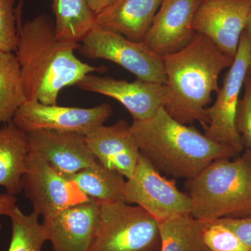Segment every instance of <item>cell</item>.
Listing matches in <instances>:
<instances>
[{
	"mask_svg": "<svg viewBox=\"0 0 251 251\" xmlns=\"http://www.w3.org/2000/svg\"><path fill=\"white\" fill-rule=\"evenodd\" d=\"M18 44L15 52L21 66L26 99L56 105L59 92L77 85L93 72H103L75 54L80 44L57 39L54 21L46 14L21 23L18 14Z\"/></svg>",
	"mask_w": 251,
	"mask_h": 251,
	"instance_id": "cell-1",
	"label": "cell"
},
{
	"mask_svg": "<svg viewBox=\"0 0 251 251\" xmlns=\"http://www.w3.org/2000/svg\"><path fill=\"white\" fill-rule=\"evenodd\" d=\"M80 44L79 50L87 58L115 63L133 74L137 80L166 84L163 57L144 41L135 42L96 25Z\"/></svg>",
	"mask_w": 251,
	"mask_h": 251,
	"instance_id": "cell-6",
	"label": "cell"
},
{
	"mask_svg": "<svg viewBox=\"0 0 251 251\" xmlns=\"http://www.w3.org/2000/svg\"><path fill=\"white\" fill-rule=\"evenodd\" d=\"M215 221L233 231L248 250L251 251V215L242 218H223Z\"/></svg>",
	"mask_w": 251,
	"mask_h": 251,
	"instance_id": "cell-27",
	"label": "cell"
},
{
	"mask_svg": "<svg viewBox=\"0 0 251 251\" xmlns=\"http://www.w3.org/2000/svg\"><path fill=\"white\" fill-rule=\"evenodd\" d=\"M99 203L90 199L44 219L52 251H88L97 230Z\"/></svg>",
	"mask_w": 251,
	"mask_h": 251,
	"instance_id": "cell-15",
	"label": "cell"
},
{
	"mask_svg": "<svg viewBox=\"0 0 251 251\" xmlns=\"http://www.w3.org/2000/svg\"><path fill=\"white\" fill-rule=\"evenodd\" d=\"M158 221L139 206L99 203L97 230L88 251H161Z\"/></svg>",
	"mask_w": 251,
	"mask_h": 251,
	"instance_id": "cell-5",
	"label": "cell"
},
{
	"mask_svg": "<svg viewBox=\"0 0 251 251\" xmlns=\"http://www.w3.org/2000/svg\"><path fill=\"white\" fill-rule=\"evenodd\" d=\"M29 155L27 133L13 122L0 128V186L12 196L23 191Z\"/></svg>",
	"mask_w": 251,
	"mask_h": 251,
	"instance_id": "cell-18",
	"label": "cell"
},
{
	"mask_svg": "<svg viewBox=\"0 0 251 251\" xmlns=\"http://www.w3.org/2000/svg\"><path fill=\"white\" fill-rule=\"evenodd\" d=\"M251 8V0H209L201 3L193 27L225 54L235 58Z\"/></svg>",
	"mask_w": 251,
	"mask_h": 251,
	"instance_id": "cell-11",
	"label": "cell"
},
{
	"mask_svg": "<svg viewBox=\"0 0 251 251\" xmlns=\"http://www.w3.org/2000/svg\"><path fill=\"white\" fill-rule=\"evenodd\" d=\"M251 57V43L243 32L233 64L216 92L215 102L206 108L208 124L204 128V134L212 141L230 149L237 155L245 149L236 129L235 118Z\"/></svg>",
	"mask_w": 251,
	"mask_h": 251,
	"instance_id": "cell-7",
	"label": "cell"
},
{
	"mask_svg": "<svg viewBox=\"0 0 251 251\" xmlns=\"http://www.w3.org/2000/svg\"><path fill=\"white\" fill-rule=\"evenodd\" d=\"M110 104L104 103L90 108L46 105L26 100L20 107L12 122L25 133L38 130L72 132L86 135L103 125L112 116Z\"/></svg>",
	"mask_w": 251,
	"mask_h": 251,
	"instance_id": "cell-10",
	"label": "cell"
},
{
	"mask_svg": "<svg viewBox=\"0 0 251 251\" xmlns=\"http://www.w3.org/2000/svg\"><path fill=\"white\" fill-rule=\"evenodd\" d=\"M204 251H209V249H207V248H206V249H204Z\"/></svg>",
	"mask_w": 251,
	"mask_h": 251,
	"instance_id": "cell-33",
	"label": "cell"
},
{
	"mask_svg": "<svg viewBox=\"0 0 251 251\" xmlns=\"http://www.w3.org/2000/svg\"><path fill=\"white\" fill-rule=\"evenodd\" d=\"M168 97L165 110L183 125L208 124L206 108L219 90L220 74L233 64L206 36L197 34L184 49L163 57Z\"/></svg>",
	"mask_w": 251,
	"mask_h": 251,
	"instance_id": "cell-2",
	"label": "cell"
},
{
	"mask_svg": "<svg viewBox=\"0 0 251 251\" xmlns=\"http://www.w3.org/2000/svg\"><path fill=\"white\" fill-rule=\"evenodd\" d=\"M94 14L97 15L111 4L114 0H86Z\"/></svg>",
	"mask_w": 251,
	"mask_h": 251,
	"instance_id": "cell-29",
	"label": "cell"
},
{
	"mask_svg": "<svg viewBox=\"0 0 251 251\" xmlns=\"http://www.w3.org/2000/svg\"><path fill=\"white\" fill-rule=\"evenodd\" d=\"M161 251H204L203 238L207 223L191 214L176 215L158 221Z\"/></svg>",
	"mask_w": 251,
	"mask_h": 251,
	"instance_id": "cell-20",
	"label": "cell"
},
{
	"mask_svg": "<svg viewBox=\"0 0 251 251\" xmlns=\"http://www.w3.org/2000/svg\"></svg>",
	"mask_w": 251,
	"mask_h": 251,
	"instance_id": "cell-35",
	"label": "cell"
},
{
	"mask_svg": "<svg viewBox=\"0 0 251 251\" xmlns=\"http://www.w3.org/2000/svg\"><path fill=\"white\" fill-rule=\"evenodd\" d=\"M203 238L210 251H249L233 231L216 221L207 223Z\"/></svg>",
	"mask_w": 251,
	"mask_h": 251,
	"instance_id": "cell-24",
	"label": "cell"
},
{
	"mask_svg": "<svg viewBox=\"0 0 251 251\" xmlns=\"http://www.w3.org/2000/svg\"><path fill=\"white\" fill-rule=\"evenodd\" d=\"M57 39L80 44L96 26V15L86 0H52Z\"/></svg>",
	"mask_w": 251,
	"mask_h": 251,
	"instance_id": "cell-19",
	"label": "cell"
},
{
	"mask_svg": "<svg viewBox=\"0 0 251 251\" xmlns=\"http://www.w3.org/2000/svg\"><path fill=\"white\" fill-rule=\"evenodd\" d=\"M244 32L245 33L248 39H249V41H250V42L251 43V8L250 11H249L247 25H246L245 29H244Z\"/></svg>",
	"mask_w": 251,
	"mask_h": 251,
	"instance_id": "cell-30",
	"label": "cell"
},
{
	"mask_svg": "<svg viewBox=\"0 0 251 251\" xmlns=\"http://www.w3.org/2000/svg\"><path fill=\"white\" fill-rule=\"evenodd\" d=\"M130 130L140 153L157 171L178 179H192L211 162L238 156L195 127L176 121L163 106L146 120H133Z\"/></svg>",
	"mask_w": 251,
	"mask_h": 251,
	"instance_id": "cell-3",
	"label": "cell"
},
{
	"mask_svg": "<svg viewBox=\"0 0 251 251\" xmlns=\"http://www.w3.org/2000/svg\"><path fill=\"white\" fill-rule=\"evenodd\" d=\"M1 227H2V226H1V223H0V229H1Z\"/></svg>",
	"mask_w": 251,
	"mask_h": 251,
	"instance_id": "cell-34",
	"label": "cell"
},
{
	"mask_svg": "<svg viewBox=\"0 0 251 251\" xmlns=\"http://www.w3.org/2000/svg\"><path fill=\"white\" fill-rule=\"evenodd\" d=\"M163 0H114L96 15V25L141 42Z\"/></svg>",
	"mask_w": 251,
	"mask_h": 251,
	"instance_id": "cell-17",
	"label": "cell"
},
{
	"mask_svg": "<svg viewBox=\"0 0 251 251\" xmlns=\"http://www.w3.org/2000/svg\"><path fill=\"white\" fill-rule=\"evenodd\" d=\"M201 0H163L144 42L161 57L188 46L196 31L193 21Z\"/></svg>",
	"mask_w": 251,
	"mask_h": 251,
	"instance_id": "cell-13",
	"label": "cell"
},
{
	"mask_svg": "<svg viewBox=\"0 0 251 251\" xmlns=\"http://www.w3.org/2000/svg\"><path fill=\"white\" fill-rule=\"evenodd\" d=\"M76 85L80 90L115 99L128 110L135 121L152 116L164 107L168 97L166 85L137 79L128 82L89 74Z\"/></svg>",
	"mask_w": 251,
	"mask_h": 251,
	"instance_id": "cell-12",
	"label": "cell"
},
{
	"mask_svg": "<svg viewBox=\"0 0 251 251\" xmlns=\"http://www.w3.org/2000/svg\"><path fill=\"white\" fill-rule=\"evenodd\" d=\"M85 136L87 146L102 166L129 179L140 152L128 122L120 120L112 125L99 126Z\"/></svg>",
	"mask_w": 251,
	"mask_h": 251,
	"instance_id": "cell-16",
	"label": "cell"
},
{
	"mask_svg": "<svg viewBox=\"0 0 251 251\" xmlns=\"http://www.w3.org/2000/svg\"><path fill=\"white\" fill-rule=\"evenodd\" d=\"M122 201L143 208L158 221L191 214L193 205L189 195L178 189L176 181L162 176L141 153L133 175L125 181Z\"/></svg>",
	"mask_w": 251,
	"mask_h": 251,
	"instance_id": "cell-8",
	"label": "cell"
},
{
	"mask_svg": "<svg viewBox=\"0 0 251 251\" xmlns=\"http://www.w3.org/2000/svg\"><path fill=\"white\" fill-rule=\"evenodd\" d=\"M26 100L16 54L0 51V124L12 121Z\"/></svg>",
	"mask_w": 251,
	"mask_h": 251,
	"instance_id": "cell-22",
	"label": "cell"
},
{
	"mask_svg": "<svg viewBox=\"0 0 251 251\" xmlns=\"http://www.w3.org/2000/svg\"><path fill=\"white\" fill-rule=\"evenodd\" d=\"M69 178L87 197L99 203L122 201L126 181L124 176L105 168L99 161Z\"/></svg>",
	"mask_w": 251,
	"mask_h": 251,
	"instance_id": "cell-21",
	"label": "cell"
},
{
	"mask_svg": "<svg viewBox=\"0 0 251 251\" xmlns=\"http://www.w3.org/2000/svg\"><path fill=\"white\" fill-rule=\"evenodd\" d=\"M17 203V198L12 195L5 193L0 195V216H9Z\"/></svg>",
	"mask_w": 251,
	"mask_h": 251,
	"instance_id": "cell-28",
	"label": "cell"
},
{
	"mask_svg": "<svg viewBox=\"0 0 251 251\" xmlns=\"http://www.w3.org/2000/svg\"><path fill=\"white\" fill-rule=\"evenodd\" d=\"M244 95L239 100L235 118L236 129L242 138L244 148L251 150V79L247 75Z\"/></svg>",
	"mask_w": 251,
	"mask_h": 251,
	"instance_id": "cell-26",
	"label": "cell"
},
{
	"mask_svg": "<svg viewBox=\"0 0 251 251\" xmlns=\"http://www.w3.org/2000/svg\"><path fill=\"white\" fill-rule=\"evenodd\" d=\"M15 0H0V51L15 52L18 44Z\"/></svg>",
	"mask_w": 251,
	"mask_h": 251,
	"instance_id": "cell-25",
	"label": "cell"
},
{
	"mask_svg": "<svg viewBox=\"0 0 251 251\" xmlns=\"http://www.w3.org/2000/svg\"><path fill=\"white\" fill-rule=\"evenodd\" d=\"M27 135L29 152L39 155L67 177L98 161L87 146L85 135L50 130H35Z\"/></svg>",
	"mask_w": 251,
	"mask_h": 251,
	"instance_id": "cell-14",
	"label": "cell"
},
{
	"mask_svg": "<svg viewBox=\"0 0 251 251\" xmlns=\"http://www.w3.org/2000/svg\"><path fill=\"white\" fill-rule=\"evenodd\" d=\"M39 214L33 210L25 214L18 206L9 216L11 221V239L8 251H41L47 237Z\"/></svg>",
	"mask_w": 251,
	"mask_h": 251,
	"instance_id": "cell-23",
	"label": "cell"
},
{
	"mask_svg": "<svg viewBox=\"0 0 251 251\" xmlns=\"http://www.w3.org/2000/svg\"><path fill=\"white\" fill-rule=\"evenodd\" d=\"M201 2H204V1H209V0H201Z\"/></svg>",
	"mask_w": 251,
	"mask_h": 251,
	"instance_id": "cell-32",
	"label": "cell"
},
{
	"mask_svg": "<svg viewBox=\"0 0 251 251\" xmlns=\"http://www.w3.org/2000/svg\"><path fill=\"white\" fill-rule=\"evenodd\" d=\"M247 75H249V77L251 79V57L250 62H249V67H248Z\"/></svg>",
	"mask_w": 251,
	"mask_h": 251,
	"instance_id": "cell-31",
	"label": "cell"
},
{
	"mask_svg": "<svg viewBox=\"0 0 251 251\" xmlns=\"http://www.w3.org/2000/svg\"><path fill=\"white\" fill-rule=\"evenodd\" d=\"M23 191L32 204L33 210L44 219L90 199L70 178L31 152L23 176Z\"/></svg>",
	"mask_w": 251,
	"mask_h": 251,
	"instance_id": "cell-9",
	"label": "cell"
},
{
	"mask_svg": "<svg viewBox=\"0 0 251 251\" xmlns=\"http://www.w3.org/2000/svg\"><path fill=\"white\" fill-rule=\"evenodd\" d=\"M186 184L195 219L211 223L251 215V149L234 158L211 162Z\"/></svg>",
	"mask_w": 251,
	"mask_h": 251,
	"instance_id": "cell-4",
	"label": "cell"
}]
</instances>
